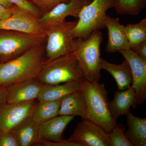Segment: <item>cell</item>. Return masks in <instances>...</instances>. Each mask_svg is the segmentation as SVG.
Returning a JSON list of instances; mask_svg holds the SVG:
<instances>
[{
  "mask_svg": "<svg viewBox=\"0 0 146 146\" xmlns=\"http://www.w3.org/2000/svg\"><path fill=\"white\" fill-rule=\"evenodd\" d=\"M101 65L102 69L107 71L115 79L119 90H125L131 86L132 73L129 64L126 59L117 65L109 63L101 58Z\"/></svg>",
  "mask_w": 146,
  "mask_h": 146,
  "instance_id": "18",
  "label": "cell"
},
{
  "mask_svg": "<svg viewBox=\"0 0 146 146\" xmlns=\"http://www.w3.org/2000/svg\"><path fill=\"white\" fill-rule=\"evenodd\" d=\"M126 35L131 49H133L146 41V18L138 23L125 26Z\"/></svg>",
  "mask_w": 146,
  "mask_h": 146,
  "instance_id": "23",
  "label": "cell"
},
{
  "mask_svg": "<svg viewBox=\"0 0 146 146\" xmlns=\"http://www.w3.org/2000/svg\"><path fill=\"white\" fill-rule=\"evenodd\" d=\"M90 1L85 0H70L62 3L40 17V21L46 31L63 23L68 16L78 18L82 8Z\"/></svg>",
  "mask_w": 146,
  "mask_h": 146,
  "instance_id": "12",
  "label": "cell"
},
{
  "mask_svg": "<svg viewBox=\"0 0 146 146\" xmlns=\"http://www.w3.org/2000/svg\"><path fill=\"white\" fill-rule=\"evenodd\" d=\"M80 86L87 103V120L109 133L117 124V121L110 112L108 92L104 84L84 78L80 82Z\"/></svg>",
  "mask_w": 146,
  "mask_h": 146,
  "instance_id": "2",
  "label": "cell"
},
{
  "mask_svg": "<svg viewBox=\"0 0 146 146\" xmlns=\"http://www.w3.org/2000/svg\"><path fill=\"white\" fill-rule=\"evenodd\" d=\"M103 37L100 30L91 33L87 37L74 39V52L84 78L99 81L100 77V46Z\"/></svg>",
  "mask_w": 146,
  "mask_h": 146,
  "instance_id": "3",
  "label": "cell"
},
{
  "mask_svg": "<svg viewBox=\"0 0 146 146\" xmlns=\"http://www.w3.org/2000/svg\"><path fill=\"white\" fill-rule=\"evenodd\" d=\"M11 13V8L8 9L0 4V21L8 18Z\"/></svg>",
  "mask_w": 146,
  "mask_h": 146,
  "instance_id": "31",
  "label": "cell"
},
{
  "mask_svg": "<svg viewBox=\"0 0 146 146\" xmlns=\"http://www.w3.org/2000/svg\"><path fill=\"white\" fill-rule=\"evenodd\" d=\"M108 134L111 146H133L126 136L121 125L116 124Z\"/></svg>",
  "mask_w": 146,
  "mask_h": 146,
  "instance_id": "25",
  "label": "cell"
},
{
  "mask_svg": "<svg viewBox=\"0 0 146 146\" xmlns=\"http://www.w3.org/2000/svg\"><path fill=\"white\" fill-rule=\"evenodd\" d=\"M39 18L14 5L11 8L10 16L0 21V30L46 36V30L41 24Z\"/></svg>",
  "mask_w": 146,
  "mask_h": 146,
  "instance_id": "8",
  "label": "cell"
},
{
  "mask_svg": "<svg viewBox=\"0 0 146 146\" xmlns=\"http://www.w3.org/2000/svg\"><path fill=\"white\" fill-rule=\"evenodd\" d=\"M77 21H63L46 30L47 43L45 48L48 60H51L74 52V39L71 36V30Z\"/></svg>",
  "mask_w": 146,
  "mask_h": 146,
  "instance_id": "7",
  "label": "cell"
},
{
  "mask_svg": "<svg viewBox=\"0 0 146 146\" xmlns=\"http://www.w3.org/2000/svg\"><path fill=\"white\" fill-rule=\"evenodd\" d=\"M42 44L32 47L13 59L0 63V89L38 76L45 60Z\"/></svg>",
  "mask_w": 146,
  "mask_h": 146,
  "instance_id": "1",
  "label": "cell"
},
{
  "mask_svg": "<svg viewBox=\"0 0 146 146\" xmlns=\"http://www.w3.org/2000/svg\"><path fill=\"white\" fill-rule=\"evenodd\" d=\"M115 0H91L80 10L75 26L71 30L72 38L87 37L91 33L105 27L106 11L113 8Z\"/></svg>",
  "mask_w": 146,
  "mask_h": 146,
  "instance_id": "5",
  "label": "cell"
},
{
  "mask_svg": "<svg viewBox=\"0 0 146 146\" xmlns=\"http://www.w3.org/2000/svg\"><path fill=\"white\" fill-rule=\"evenodd\" d=\"M74 116L58 115L40 124L38 138L40 140L53 142L63 141L62 136L68 124L74 118Z\"/></svg>",
  "mask_w": 146,
  "mask_h": 146,
  "instance_id": "15",
  "label": "cell"
},
{
  "mask_svg": "<svg viewBox=\"0 0 146 146\" xmlns=\"http://www.w3.org/2000/svg\"><path fill=\"white\" fill-rule=\"evenodd\" d=\"M146 0H115V8L118 13L136 16L145 7Z\"/></svg>",
  "mask_w": 146,
  "mask_h": 146,
  "instance_id": "24",
  "label": "cell"
},
{
  "mask_svg": "<svg viewBox=\"0 0 146 146\" xmlns=\"http://www.w3.org/2000/svg\"><path fill=\"white\" fill-rule=\"evenodd\" d=\"M43 146H82L77 143L70 142L67 140H63L61 142H53L38 139L34 145Z\"/></svg>",
  "mask_w": 146,
  "mask_h": 146,
  "instance_id": "29",
  "label": "cell"
},
{
  "mask_svg": "<svg viewBox=\"0 0 146 146\" xmlns=\"http://www.w3.org/2000/svg\"><path fill=\"white\" fill-rule=\"evenodd\" d=\"M46 36L0 30V63L18 57L32 47L42 44Z\"/></svg>",
  "mask_w": 146,
  "mask_h": 146,
  "instance_id": "6",
  "label": "cell"
},
{
  "mask_svg": "<svg viewBox=\"0 0 146 146\" xmlns=\"http://www.w3.org/2000/svg\"><path fill=\"white\" fill-rule=\"evenodd\" d=\"M38 102L0 104V131H11L31 117Z\"/></svg>",
  "mask_w": 146,
  "mask_h": 146,
  "instance_id": "9",
  "label": "cell"
},
{
  "mask_svg": "<svg viewBox=\"0 0 146 146\" xmlns=\"http://www.w3.org/2000/svg\"><path fill=\"white\" fill-rule=\"evenodd\" d=\"M104 25L108 31V42L106 47V52L111 54L121 50L130 49L125 26L120 23L119 18L106 15Z\"/></svg>",
  "mask_w": 146,
  "mask_h": 146,
  "instance_id": "14",
  "label": "cell"
},
{
  "mask_svg": "<svg viewBox=\"0 0 146 146\" xmlns=\"http://www.w3.org/2000/svg\"><path fill=\"white\" fill-rule=\"evenodd\" d=\"M13 5L29 12L37 17H41L42 13L34 5L27 0H7Z\"/></svg>",
  "mask_w": 146,
  "mask_h": 146,
  "instance_id": "27",
  "label": "cell"
},
{
  "mask_svg": "<svg viewBox=\"0 0 146 146\" xmlns=\"http://www.w3.org/2000/svg\"><path fill=\"white\" fill-rule=\"evenodd\" d=\"M59 115L80 116L87 120L88 108L86 99L81 90L75 91L61 99Z\"/></svg>",
  "mask_w": 146,
  "mask_h": 146,
  "instance_id": "16",
  "label": "cell"
},
{
  "mask_svg": "<svg viewBox=\"0 0 146 146\" xmlns=\"http://www.w3.org/2000/svg\"><path fill=\"white\" fill-rule=\"evenodd\" d=\"M85 1H91V0H85Z\"/></svg>",
  "mask_w": 146,
  "mask_h": 146,
  "instance_id": "34",
  "label": "cell"
},
{
  "mask_svg": "<svg viewBox=\"0 0 146 146\" xmlns=\"http://www.w3.org/2000/svg\"><path fill=\"white\" fill-rule=\"evenodd\" d=\"M0 146H20L11 131H0Z\"/></svg>",
  "mask_w": 146,
  "mask_h": 146,
  "instance_id": "28",
  "label": "cell"
},
{
  "mask_svg": "<svg viewBox=\"0 0 146 146\" xmlns=\"http://www.w3.org/2000/svg\"><path fill=\"white\" fill-rule=\"evenodd\" d=\"M44 84H58L69 82H80L84 78L74 52L51 60H45L36 78Z\"/></svg>",
  "mask_w": 146,
  "mask_h": 146,
  "instance_id": "4",
  "label": "cell"
},
{
  "mask_svg": "<svg viewBox=\"0 0 146 146\" xmlns=\"http://www.w3.org/2000/svg\"><path fill=\"white\" fill-rule=\"evenodd\" d=\"M6 88L0 89V104L6 101Z\"/></svg>",
  "mask_w": 146,
  "mask_h": 146,
  "instance_id": "32",
  "label": "cell"
},
{
  "mask_svg": "<svg viewBox=\"0 0 146 146\" xmlns=\"http://www.w3.org/2000/svg\"><path fill=\"white\" fill-rule=\"evenodd\" d=\"M68 141L82 146H111L109 134L99 126L82 119L77 125Z\"/></svg>",
  "mask_w": 146,
  "mask_h": 146,
  "instance_id": "10",
  "label": "cell"
},
{
  "mask_svg": "<svg viewBox=\"0 0 146 146\" xmlns=\"http://www.w3.org/2000/svg\"><path fill=\"white\" fill-rule=\"evenodd\" d=\"M44 85L36 78L11 84L6 87L5 102L19 103L37 100Z\"/></svg>",
  "mask_w": 146,
  "mask_h": 146,
  "instance_id": "13",
  "label": "cell"
},
{
  "mask_svg": "<svg viewBox=\"0 0 146 146\" xmlns=\"http://www.w3.org/2000/svg\"><path fill=\"white\" fill-rule=\"evenodd\" d=\"M132 50L140 57L146 60V41Z\"/></svg>",
  "mask_w": 146,
  "mask_h": 146,
  "instance_id": "30",
  "label": "cell"
},
{
  "mask_svg": "<svg viewBox=\"0 0 146 146\" xmlns=\"http://www.w3.org/2000/svg\"><path fill=\"white\" fill-rule=\"evenodd\" d=\"M0 4L8 9H11L14 5L7 0H0Z\"/></svg>",
  "mask_w": 146,
  "mask_h": 146,
  "instance_id": "33",
  "label": "cell"
},
{
  "mask_svg": "<svg viewBox=\"0 0 146 146\" xmlns=\"http://www.w3.org/2000/svg\"><path fill=\"white\" fill-rule=\"evenodd\" d=\"M80 82L72 81L60 84H44L37 99L38 102L55 101L80 90Z\"/></svg>",
  "mask_w": 146,
  "mask_h": 146,
  "instance_id": "19",
  "label": "cell"
},
{
  "mask_svg": "<svg viewBox=\"0 0 146 146\" xmlns=\"http://www.w3.org/2000/svg\"><path fill=\"white\" fill-rule=\"evenodd\" d=\"M39 125L30 117L11 131L20 146L33 145L39 139Z\"/></svg>",
  "mask_w": 146,
  "mask_h": 146,
  "instance_id": "20",
  "label": "cell"
},
{
  "mask_svg": "<svg viewBox=\"0 0 146 146\" xmlns=\"http://www.w3.org/2000/svg\"><path fill=\"white\" fill-rule=\"evenodd\" d=\"M135 90L132 86L124 90H118L114 95L112 101L108 102L110 112L113 119L117 121L120 116L127 115L130 108L136 106Z\"/></svg>",
  "mask_w": 146,
  "mask_h": 146,
  "instance_id": "17",
  "label": "cell"
},
{
  "mask_svg": "<svg viewBox=\"0 0 146 146\" xmlns=\"http://www.w3.org/2000/svg\"><path fill=\"white\" fill-rule=\"evenodd\" d=\"M125 133L133 146H146V119L137 117L129 112L127 119Z\"/></svg>",
  "mask_w": 146,
  "mask_h": 146,
  "instance_id": "21",
  "label": "cell"
},
{
  "mask_svg": "<svg viewBox=\"0 0 146 146\" xmlns=\"http://www.w3.org/2000/svg\"><path fill=\"white\" fill-rule=\"evenodd\" d=\"M61 100L38 102L31 118L40 124L58 116Z\"/></svg>",
  "mask_w": 146,
  "mask_h": 146,
  "instance_id": "22",
  "label": "cell"
},
{
  "mask_svg": "<svg viewBox=\"0 0 146 146\" xmlns=\"http://www.w3.org/2000/svg\"><path fill=\"white\" fill-rule=\"evenodd\" d=\"M119 52L130 66L132 76L131 86L135 90L136 105L143 103L146 99V60L131 49Z\"/></svg>",
  "mask_w": 146,
  "mask_h": 146,
  "instance_id": "11",
  "label": "cell"
},
{
  "mask_svg": "<svg viewBox=\"0 0 146 146\" xmlns=\"http://www.w3.org/2000/svg\"><path fill=\"white\" fill-rule=\"evenodd\" d=\"M70 0H32L42 15L47 13L59 4L67 3Z\"/></svg>",
  "mask_w": 146,
  "mask_h": 146,
  "instance_id": "26",
  "label": "cell"
}]
</instances>
